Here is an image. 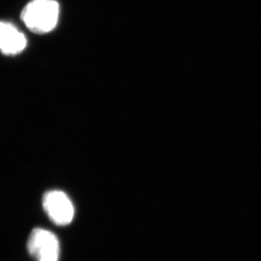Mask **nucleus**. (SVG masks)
<instances>
[{
    "instance_id": "1",
    "label": "nucleus",
    "mask_w": 261,
    "mask_h": 261,
    "mask_svg": "<svg viewBox=\"0 0 261 261\" xmlns=\"http://www.w3.org/2000/svg\"><path fill=\"white\" fill-rule=\"evenodd\" d=\"M60 7L56 0H33L21 13V19L32 32L47 33L57 25Z\"/></svg>"
},
{
    "instance_id": "2",
    "label": "nucleus",
    "mask_w": 261,
    "mask_h": 261,
    "mask_svg": "<svg viewBox=\"0 0 261 261\" xmlns=\"http://www.w3.org/2000/svg\"><path fill=\"white\" fill-rule=\"evenodd\" d=\"M28 249L31 255L38 261H59L60 244L52 231L34 229L28 239Z\"/></svg>"
},
{
    "instance_id": "3",
    "label": "nucleus",
    "mask_w": 261,
    "mask_h": 261,
    "mask_svg": "<svg viewBox=\"0 0 261 261\" xmlns=\"http://www.w3.org/2000/svg\"><path fill=\"white\" fill-rule=\"evenodd\" d=\"M43 206L54 223L65 226L72 221L75 210L67 194L59 190L48 191L43 196Z\"/></svg>"
},
{
    "instance_id": "4",
    "label": "nucleus",
    "mask_w": 261,
    "mask_h": 261,
    "mask_svg": "<svg viewBox=\"0 0 261 261\" xmlns=\"http://www.w3.org/2000/svg\"><path fill=\"white\" fill-rule=\"evenodd\" d=\"M27 46V39L10 23L0 22V51L5 55L14 56L20 53Z\"/></svg>"
}]
</instances>
